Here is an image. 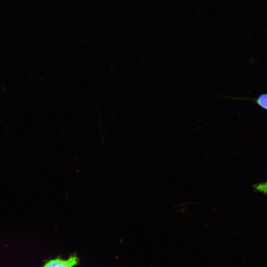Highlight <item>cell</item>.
Wrapping results in <instances>:
<instances>
[{
  "label": "cell",
  "instance_id": "cell-1",
  "mask_svg": "<svg viewBox=\"0 0 267 267\" xmlns=\"http://www.w3.org/2000/svg\"><path fill=\"white\" fill-rule=\"evenodd\" d=\"M79 263L76 256H71L67 259H55L46 262L43 267H74Z\"/></svg>",
  "mask_w": 267,
  "mask_h": 267
},
{
  "label": "cell",
  "instance_id": "cell-2",
  "mask_svg": "<svg viewBox=\"0 0 267 267\" xmlns=\"http://www.w3.org/2000/svg\"><path fill=\"white\" fill-rule=\"evenodd\" d=\"M238 99H247L254 101L261 108L267 111V93H262L254 99L236 98Z\"/></svg>",
  "mask_w": 267,
  "mask_h": 267
},
{
  "label": "cell",
  "instance_id": "cell-3",
  "mask_svg": "<svg viewBox=\"0 0 267 267\" xmlns=\"http://www.w3.org/2000/svg\"><path fill=\"white\" fill-rule=\"evenodd\" d=\"M256 188L259 191L267 192V182L265 183L258 184L256 186Z\"/></svg>",
  "mask_w": 267,
  "mask_h": 267
}]
</instances>
